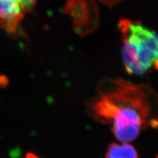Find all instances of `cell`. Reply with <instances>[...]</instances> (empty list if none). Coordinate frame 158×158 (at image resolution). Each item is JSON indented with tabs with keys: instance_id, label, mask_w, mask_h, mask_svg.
Returning <instances> with one entry per match:
<instances>
[{
	"instance_id": "cell-4",
	"label": "cell",
	"mask_w": 158,
	"mask_h": 158,
	"mask_svg": "<svg viewBox=\"0 0 158 158\" xmlns=\"http://www.w3.org/2000/svg\"><path fill=\"white\" fill-rule=\"evenodd\" d=\"M106 158H138V154L134 147L127 143H113L107 148Z\"/></svg>"
},
{
	"instance_id": "cell-1",
	"label": "cell",
	"mask_w": 158,
	"mask_h": 158,
	"mask_svg": "<svg viewBox=\"0 0 158 158\" xmlns=\"http://www.w3.org/2000/svg\"><path fill=\"white\" fill-rule=\"evenodd\" d=\"M86 106L96 121L111 126L117 139L134 140L142 130L158 127V94L150 86L121 78H105Z\"/></svg>"
},
{
	"instance_id": "cell-6",
	"label": "cell",
	"mask_w": 158,
	"mask_h": 158,
	"mask_svg": "<svg viewBox=\"0 0 158 158\" xmlns=\"http://www.w3.org/2000/svg\"><path fill=\"white\" fill-rule=\"evenodd\" d=\"M24 158H40V157L35 154H34L33 153H27Z\"/></svg>"
},
{
	"instance_id": "cell-3",
	"label": "cell",
	"mask_w": 158,
	"mask_h": 158,
	"mask_svg": "<svg viewBox=\"0 0 158 158\" xmlns=\"http://www.w3.org/2000/svg\"><path fill=\"white\" fill-rule=\"evenodd\" d=\"M26 13L21 0H0V28L15 34Z\"/></svg>"
},
{
	"instance_id": "cell-5",
	"label": "cell",
	"mask_w": 158,
	"mask_h": 158,
	"mask_svg": "<svg viewBox=\"0 0 158 158\" xmlns=\"http://www.w3.org/2000/svg\"><path fill=\"white\" fill-rule=\"evenodd\" d=\"M100 1L103 3L106 4L109 7H112L118 2H121V0H100Z\"/></svg>"
},
{
	"instance_id": "cell-2",
	"label": "cell",
	"mask_w": 158,
	"mask_h": 158,
	"mask_svg": "<svg viewBox=\"0 0 158 158\" xmlns=\"http://www.w3.org/2000/svg\"><path fill=\"white\" fill-rule=\"evenodd\" d=\"M121 34L123 61L130 75H141L158 69V34L138 21L122 19L118 23Z\"/></svg>"
}]
</instances>
